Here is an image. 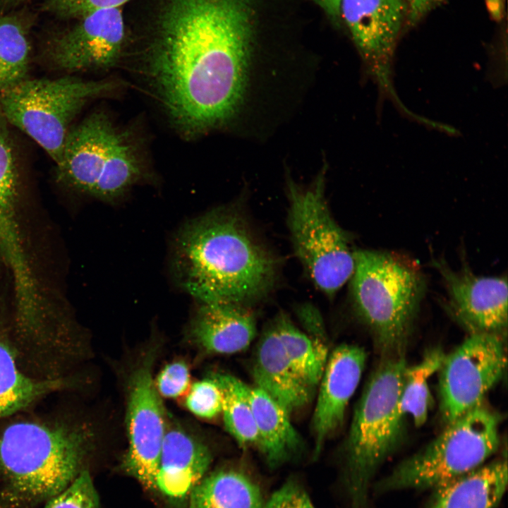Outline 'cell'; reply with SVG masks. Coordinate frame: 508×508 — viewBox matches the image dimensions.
<instances>
[{"instance_id": "obj_1", "label": "cell", "mask_w": 508, "mask_h": 508, "mask_svg": "<svg viewBox=\"0 0 508 508\" xmlns=\"http://www.w3.org/2000/svg\"><path fill=\"white\" fill-rule=\"evenodd\" d=\"M145 65L172 124L186 135L230 121L264 40L295 32V0H165Z\"/></svg>"}, {"instance_id": "obj_2", "label": "cell", "mask_w": 508, "mask_h": 508, "mask_svg": "<svg viewBox=\"0 0 508 508\" xmlns=\"http://www.w3.org/2000/svg\"><path fill=\"white\" fill-rule=\"evenodd\" d=\"M172 267L181 287L199 303L247 306L272 287L277 265L241 215L218 208L181 228Z\"/></svg>"}, {"instance_id": "obj_3", "label": "cell", "mask_w": 508, "mask_h": 508, "mask_svg": "<svg viewBox=\"0 0 508 508\" xmlns=\"http://www.w3.org/2000/svg\"><path fill=\"white\" fill-rule=\"evenodd\" d=\"M93 433L63 419H22L0 431V508L47 502L85 470Z\"/></svg>"}, {"instance_id": "obj_4", "label": "cell", "mask_w": 508, "mask_h": 508, "mask_svg": "<svg viewBox=\"0 0 508 508\" xmlns=\"http://www.w3.org/2000/svg\"><path fill=\"white\" fill-rule=\"evenodd\" d=\"M354 258L355 309L384 352L401 354L424 294L423 272L414 260L396 253L358 250Z\"/></svg>"}, {"instance_id": "obj_5", "label": "cell", "mask_w": 508, "mask_h": 508, "mask_svg": "<svg viewBox=\"0 0 508 508\" xmlns=\"http://www.w3.org/2000/svg\"><path fill=\"white\" fill-rule=\"evenodd\" d=\"M56 165L64 183L107 202L123 198L145 175L131 135L102 111L71 126Z\"/></svg>"}, {"instance_id": "obj_6", "label": "cell", "mask_w": 508, "mask_h": 508, "mask_svg": "<svg viewBox=\"0 0 508 508\" xmlns=\"http://www.w3.org/2000/svg\"><path fill=\"white\" fill-rule=\"evenodd\" d=\"M406 366L401 354L386 358L369 377L355 409L345 466L346 486L356 508L365 504L372 478L399 441L404 418L399 397Z\"/></svg>"}, {"instance_id": "obj_7", "label": "cell", "mask_w": 508, "mask_h": 508, "mask_svg": "<svg viewBox=\"0 0 508 508\" xmlns=\"http://www.w3.org/2000/svg\"><path fill=\"white\" fill-rule=\"evenodd\" d=\"M500 418L482 404L447 423L378 484L379 491L440 488L480 467L498 449Z\"/></svg>"}, {"instance_id": "obj_8", "label": "cell", "mask_w": 508, "mask_h": 508, "mask_svg": "<svg viewBox=\"0 0 508 508\" xmlns=\"http://www.w3.org/2000/svg\"><path fill=\"white\" fill-rule=\"evenodd\" d=\"M118 85L112 80H90L73 75L25 78L0 92V114L57 164L71 123L83 106Z\"/></svg>"}, {"instance_id": "obj_9", "label": "cell", "mask_w": 508, "mask_h": 508, "mask_svg": "<svg viewBox=\"0 0 508 508\" xmlns=\"http://www.w3.org/2000/svg\"><path fill=\"white\" fill-rule=\"evenodd\" d=\"M288 225L295 254L316 286L332 296L354 271V252L333 219L324 196L323 179L308 188L289 186Z\"/></svg>"}, {"instance_id": "obj_10", "label": "cell", "mask_w": 508, "mask_h": 508, "mask_svg": "<svg viewBox=\"0 0 508 508\" xmlns=\"http://www.w3.org/2000/svg\"><path fill=\"white\" fill-rule=\"evenodd\" d=\"M506 365L499 333H471L445 355L440 371V408L448 423L482 404L488 392L501 378Z\"/></svg>"}, {"instance_id": "obj_11", "label": "cell", "mask_w": 508, "mask_h": 508, "mask_svg": "<svg viewBox=\"0 0 508 508\" xmlns=\"http://www.w3.org/2000/svg\"><path fill=\"white\" fill-rule=\"evenodd\" d=\"M404 0H341L344 20L379 95L394 102L401 112H411L398 98L392 83V59L404 16Z\"/></svg>"}, {"instance_id": "obj_12", "label": "cell", "mask_w": 508, "mask_h": 508, "mask_svg": "<svg viewBox=\"0 0 508 508\" xmlns=\"http://www.w3.org/2000/svg\"><path fill=\"white\" fill-rule=\"evenodd\" d=\"M128 392L126 428L128 447L122 468L145 488L155 489V478L167 429L163 405L148 362L133 372Z\"/></svg>"}, {"instance_id": "obj_13", "label": "cell", "mask_w": 508, "mask_h": 508, "mask_svg": "<svg viewBox=\"0 0 508 508\" xmlns=\"http://www.w3.org/2000/svg\"><path fill=\"white\" fill-rule=\"evenodd\" d=\"M54 37L47 48L53 66L66 72L102 71L119 61L125 44L120 8H102L78 19Z\"/></svg>"}, {"instance_id": "obj_14", "label": "cell", "mask_w": 508, "mask_h": 508, "mask_svg": "<svg viewBox=\"0 0 508 508\" xmlns=\"http://www.w3.org/2000/svg\"><path fill=\"white\" fill-rule=\"evenodd\" d=\"M448 296L452 313L471 333H502L507 325V281L502 277L474 274L467 266L454 270L433 260Z\"/></svg>"}, {"instance_id": "obj_15", "label": "cell", "mask_w": 508, "mask_h": 508, "mask_svg": "<svg viewBox=\"0 0 508 508\" xmlns=\"http://www.w3.org/2000/svg\"><path fill=\"white\" fill-rule=\"evenodd\" d=\"M365 360L366 354L361 347L349 344L337 346L327 360L312 420L314 458L318 456L326 440L342 424Z\"/></svg>"}, {"instance_id": "obj_16", "label": "cell", "mask_w": 508, "mask_h": 508, "mask_svg": "<svg viewBox=\"0 0 508 508\" xmlns=\"http://www.w3.org/2000/svg\"><path fill=\"white\" fill-rule=\"evenodd\" d=\"M256 333L253 312L247 306L234 303H200L190 327L193 341L213 354L243 351Z\"/></svg>"}, {"instance_id": "obj_17", "label": "cell", "mask_w": 508, "mask_h": 508, "mask_svg": "<svg viewBox=\"0 0 508 508\" xmlns=\"http://www.w3.org/2000/svg\"><path fill=\"white\" fill-rule=\"evenodd\" d=\"M253 375L256 387L289 414L308 405L315 392L306 385L291 365L273 322L257 344Z\"/></svg>"}, {"instance_id": "obj_18", "label": "cell", "mask_w": 508, "mask_h": 508, "mask_svg": "<svg viewBox=\"0 0 508 508\" xmlns=\"http://www.w3.org/2000/svg\"><path fill=\"white\" fill-rule=\"evenodd\" d=\"M212 455L202 442L178 428L167 430L155 478L164 495L181 499L205 477Z\"/></svg>"}, {"instance_id": "obj_19", "label": "cell", "mask_w": 508, "mask_h": 508, "mask_svg": "<svg viewBox=\"0 0 508 508\" xmlns=\"http://www.w3.org/2000/svg\"><path fill=\"white\" fill-rule=\"evenodd\" d=\"M250 401L258 434L255 447L270 467L279 466L298 453L301 438L290 414L263 390L250 388Z\"/></svg>"}, {"instance_id": "obj_20", "label": "cell", "mask_w": 508, "mask_h": 508, "mask_svg": "<svg viewBox=\"0 0 508 508\" xmlns=\"http://www.w3.org/2000/svg\"><path fill=\"white\" fill-rule=\"evenodd\" d=\"M507 485L506 460L482 465L438 488L430 508H494Z\"/></svg>"}, {"instance_id": "obj_21", "label": "cell", "mask_w": 508, "mask_h": 508, "mask_svg": "<svg viewBox=\"0 0 508 508\" xmlns=\"http://www.w3.org/2000/svg\"><path fill=\"white\" fill-rule=\"evenodd\" d=\"M70 384L64 377H34L22 372L13 351L0 341V421Z\"/></svg>"}, {"instance_id": "obj_22", "label": "cell", "mask_w": 508, "mask_h": 508, "mask_svg": "<svg viewBox=\"0 0 508 508\" xmlns=\"http://www.w3.org/2000/svg\"><path fill=\"white\" fill-rule=\"evenodd\" d=\"M189 495V508H264L265 503L253 480L231 469L205 476Z\"/></svg>"}, {"instance_id": "obj_23", "label": "cell", "mask_w": 508, "mask_h": 508, "mask_svg": "<svg viewBox=\"0 0 508 508\" xmlns=\"http://www.w3.org/2000/svg\"><path fill=\"white\" fill-rule=\"evenodd\" d=\"M273 323L295 372L315 391L327 363L326 346L320 339L301 331L283 313L278 315Z\"/></svg>"}, {"instance_id": "obj_24", "label": "cell", "mask_w": 508, "mask_h": 508, "mask_svg": "<svg viewBox=\"0 0 508 508\" xmlns=\"http://www.w3.org/2000/svg\"><path fill=\"white\" fill-rule=\"evenodd\" d=\"M212 378L222 393V413L226 431L241 447H255L258 434L250 401V387L229 374H215Z\"/></svg>"}, {"instance_id": "obj_25", "label": "cell", "mask_w": 508, "mask_h": 508, "mask_svg": "<svg viewBox=\"0 0 508 508\" xmlns=\"http://www.w3.org/2000/svg\"><path fill=\"white\" fill-rule=\"evenodd\" d=\"M445 354L440 349L428 351L418 363L407 365L402 379L399 407L402 416H410L416 426L427 420L431 394L428 382L438 372Z\"/></svg>"}, {"instance_id": "obj_26", "label": "cell", "mask_w": 508, "mask_h": 508, "mask_svg": "<svg viewBox=\"0 0 508 508\" xmlns=\"http://www.w3.org/2000/svg\"><path fill=\"white\" fill-rule=\"evenodd\" d=\"M18 175L11 139L0 114V243L20 231L18 210Z\"/></svg>"}, {"instance_id": "obj_27", "label": "cell", "mask_w": 508, "mask_h": 508, "mask_svg": "<svg viewBox=\"0 0 508 508\" xmlns=\"http://www.w3.org/2000/svg\"><path fill=\"white\" fill-rule=\"evenodd\" d=\"M30 44L21 23L13 17L0 19V92L26 78Z\"/></svg>"}, {"instance_id": "obj_28", "label": "cell", "mask_w": 508, "mask_h": 508, "mask_svg": "<svg viewBox=\"0 0 508 508\" xmlns=\"http://www.w3.org/2000/svg\"><path fill=\"white\" fill-rule=\"evenodd\" d=\"M44 508H99V501L88 471L83 470L63 491L46 502Z\"/></svg>"}, {"instance_id": "obj_29", "label": "cell", "mask_w": 508, "mask_h": 508, "mask_svg": "<svg viewBox=\"0 0 508 508\" xmlns=\"http://www.w3.org/2000/svg\"><path fill=\"white\" fill-rule=\"evenodd\" d=\"M188 409L198 417L210 419L222 413L223 396L212 377L193 384L186 399Z\"/></svg>"}, {"instance_id": "obj_30", "label": "cell", "mask_w": 508, "mask_h": 508, "mask_svg": "<svg viewBox=\"0 0 508 508\" xmlns=\"http://www.w3.org/2000/svg\"><path fill=\"white\" fill-rule=\"evenodd\" d=\"M128 0H47L45 8L57 17L78 19L95 11L120 8Z\"/></svg>"}, {"instance_id": "obj_31", "label": "cell", "mask_w": 508, "mask_h": 508, "mask_svg": "<svg viewBox=\"0 0 508 508\" xmlns=\"http://www.w3.org/2000/svg\"><path fill=\"white\" fill-rule=\"evenodd\" d=\"M189 382L190 375L187 365L182 362H174L162 369L155 385L159 395L175 398L186 390Z\"/></svg>"}, {"instance_id": "obj_32", "label": "cell", "mask_w": 508, "mask_h": 508, "mask_svg": "<svg viewBox=\"0 0 508 508\" xmlns=\"http://www.w3.org/2000/svg\"><path fill=\"white\" fill-rule=\"evenodd\" d=\"M264 508H315L303 487L288 480L272 493Z\"/></svg>"}, {"instance_id": "obj_33", "label": "cell", "mask_w": 508, "mask_h": 508, "mask_svg": "<svg viewBox=\"0 0 508 508\" xmlns=\"http://www.w3.org/2000/svg\"><path fill=\"white\" fill-rule=\"evenodd\" d=\"M442 0H406V15L411 25L420 20Z\"/></svg>"}, {"instance_id": "obj_34", "label": "cell", "mask_w": 508, "mask_h": 508, "mask_svg": "<svg viewBox=\"0 0 508 508\" xmlns=\"http://www.w3.org/2000/svg\"><path fill=\"white\" fill-rule=\"evenodd\" d=\"M318 6L336 25L341 22L340 4L341 0H310Z\"/></svg>"}, {"instance_id": "obj_35", "label": "cell", "mask_w": 508, "mask_h": 508, "mask_svg": "<svg viewBox=\"0 0 508 508\" xmlns=\"http://www.w3.org/2000/svg\"><path fill=\"white\" fill-rule=\"evenodd\" d=\"M4 1V5L5 6H16L18 4L22 2L24 0H3Z\"/></svg>"}]
</instances>
